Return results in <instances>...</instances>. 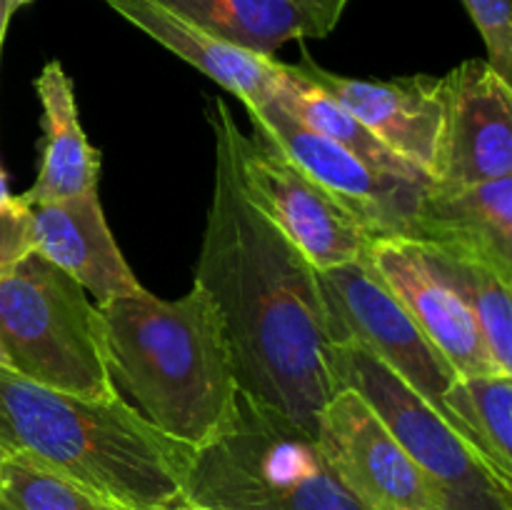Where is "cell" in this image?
Listing matches in <instances>:
<instances>
[{
  "instance_id": "cell-1",
  "label": "cell",
  "mask_w": 512,
  "mask_h": 510,
  "mask_svg": "<svg viewBox=\"0 0 512 510\" xmlns=\"http://www.w3.org/2000/svg\"><path fill=\"white\" fill-rule=\"evenodd\" d=\"M208 120L215 185L193 285L218 310L240 393L315 435L335 393L333 318L318 270L245 195L235 160L238 123L223 98L210 103Z\"/></svg>"
},
{
  "instance_id": "cell-26",
  "label": "cell",
  "mask_w": 512,
  "mask_h": 510,
  "mask_svg": "<svg viewBox=\"0 0 512 510\" xmlns=\"http://www.w3.org/2000/svg\"><path fill=\"white\" fill-rule=\"evenodd\" d=\"M33 0H0V33L8 35V25L20 8L30 5Z\"/></svg>"
},
{
  "instance_id": "cell-22",
  "label": "cell",
  "mask_w": 512,
  "mask_h": 510,
  "mask_svg": "<svg viewBox=\"0 0 512 510\" xmlns=\"http://www.w3.org/2000/svg\"><path fill=\"white\" fill-rule=\"evenodd\" d=\"M0 510H128L20 455H0Z\"/></svg>"
},
{
  "instance_id": "cell-21",
  "label": "cell",
  "mask_w": 512,
  "mask_h": 510,
  "mask_svg": "<svg viewBox=\"0 0 512 510\" xmlns=\"http://www.w3.org/2000/svg\"><path fill=\"white\" fill-rule=\"evenodd\" d=\"M430 250L473 310L495 365L512 375V280L470 255L453 253L438 245H430Z\"/></svg>"
},
{
  "instance_id": "cell-13",
  "label": "cell",
  "mask_w": 512,
  "mask_h": 510,
  "mask_svg": "<svg viewBox=\"0 0 512 510\" xmlns=\"http://www.w3.org/2000/svg\"><path fill=\"white\" fill-rule=\"evenodd\" d=\"M443 145L433 185L463 188L512 175V83L488 60H465L445 75Z\"/></svg>"
},
{
  "instance_id": "cell-14",
  "label": "cell",
  "mask_w": 512,
  "mask_h": 510,
  "mask_svg": "<svg viewBox=\"0 0 512 510\" xmlns=\"http://www.w3.org/2000/svg\"><path fill=\"white\" fill-rule=\"evenodd\" d=\"M30 220L35 253L78 280L95 305L143 288L105 223L98 190L30 205Z\"/></svg>"
},
{
  "instance_id": "cell-29",
  "label": "cell",
  "mask_w": 512,
  "mask_h": 510,
  "mask_svg": "<svg viewBox=\"0 0 512 510\" xmlns=\"http://www.w3.org/2000/svg\"><path fill=\"white\" fill-rule=\"evenodd\" d=\"M0 368H8V370H13V363H10V358H8V353H5L3 343H0Z\"/></svg>"
},
{
  "instance_id": "cell-11",
  "label": "cell",
  "mask_w": 512,
  "mask_h": 510,
  "mask_svg": "<svg viewBox=\"0 0 512 510\" xmlns=\"http://www.w3.org/2000/svg\"><path fill=\"white\" fill-rule=\"evenodd\" d=\"M363 258L455 373H503L485 348L473 310L440 268L428 243L415 238H373Z\"/></svg>"
},
{
  "instance_id": "cell-30",
  "label": "cell",
  "mask_w": 512,
  "mask_h": 510,
  "mask_svg": "<svg viewBox=\"0 0 512 510\" xmlns=\"http://www.w3.org/2000/svg\"><path fill=\"white\" fill-rule=\"evenodd\" d=\"M3 43H5V35L0 33V55H3Z\"/></svg>"
},
{
  "instance_id": "cell-20",
  "label": "cell",
  "mask_w": 512,
  "mask_h": 510,
  "mask_svg": "<svg viewBox=\"0 0 512 510\" xmlns=\"http://www.w3.org/2000/svg\"><path fill=\"white\" fill-rule=\"evenodd\" d=\"M445 408L458 433L512 483V375H458Z\"/></svg>"
},
{
  "instance_id": "cell-15",
  "label": "cell",
  "mask_w": 512,
  "mask_h": 510,
  "mask_svg": "<svg viewBox=\"0 0 512 510\" xmlns=\"http://www.w3.org/2000/svg\"><path fill=\"white\" fill-rule=\"evenodd\" d=\"M133 28L153 38L180 60L243 100L245 108L273 100L280 83V60L273 55L250 53L233 43L205 33L183 15L173 13L158 0H100Z\"/></svg>"
},
{
  "instance_id": "cell-25",
  "label": "cell",
  "mask_w": 512,
  "mask_h": 510,
  "mask_svg": "<svg viewBox=\"0 0 512 510\" xmlns=\"http://www.w3.org/2000/svg\"><path fill=\"white\" fill-rule=\"evenodd\" d=\"M310 28V38H325L335 30L348 0H293Z\"/></svg>"
},
{
  "instance_id": "cell-19",
  "label": "cell",
  "mask_w": 512,
  "mask_h": 510,
  "mask_svg": "<svg viewBox=\"0 0 512 510\" xmlns=\"http://www.w3.org/2000/svg\"><path fill=\"white\" fill-rule=\"evenodd\" d=\"M273 100L285 110V113L293 115L298 123H303L305 128L323 135V138L333 140V143L343 145L345 150L355 153L358 158L368 160L375 168L385 170V173L403 175V178L410 180H428L423 173H418L413 165H408L405 160H400L398 155L390 153V150L385 148L363 123H358L338 100H333L323 88L310 83V80L300 73L298 65H280V83L278 88H275Z\"/></svg>"
},
{
  "instance_id": "cell-2",
  "label": "cell",
  "mask_w": 512,
  "mask_h": 510,
  "mask_svg": "<svg viewBox=\"0 0 512 510\" xmlns=\"http://www.w3.org/2000/svg\"><path fill=\"white\" fill-rule=\"evenodd\" d=\"M98 343L115 395L150 428L188 448L235 418L238 383L223 323L200 288L163 300L145 288L95 305Z\"/></svg>"
},
{
  "instance_id": "cell-3",
  "label": "cell",
  "mask_w": 512,
  "mask_h": 510,
  "mask_svg": "<svg viewBox=\"0 0 512 510\" xmlns=\"http://www.w3.org/2000/svg\"><path fill=\"white\" fill-rule=\"evenodd\" d=\"M0 453L45 465L128 510H155L183 498L193 448L150 428L120 398H80L0 368Z\"/></svg>"
},
{
  "instance_id": "cell-27",
  "label": "cell",
  "mask_w": 512,
  "mask_h": 510,
  "mask_svg": "<svg viewBox=\"0 0 512 510\" xmlns=\"http://www.w3.org/2000/svg\"><path fill=\"white\" fill-rule=\"evenodd\" d=\"M155 510H210V508H205V505L190 503V500L180 498V500H175V503H168V505H163V508H155Z\"/></svg>"
},
{
  "instance_id": "cell-12",
  "label": "cell",
  "mask_w": 512,
  "mask_h": 510,
  "mask_svg": "<svg viewBox=\"0 0 512 510\" xmlns=\"http://www.w3.org/2000/svg\"><path fill=\"white\" fill-rule=\"evenodd\" d=\"M298 70L338 100L385 148L433 183L443 145L448 88L443 78L408 75L393 80H360L320 68L303 50Z\"/></svg>"
},
{
  "instance_id": "cell-18",
  "label": "cell",
  "mask_w": 512,
  "mask_h": 510,
  "mask_svg": "<svg viewBox=\"0 0 512 510\" xmlns=\"http://www.w3.org/2000/svg\"><path fill=\"white\" fill-rule=\"evenodd\" d=\"M215 38L250 53L273 55L290 40L310 38L293 0H158Z\"/></svg>"
},
{
  "instance_id": "cell-31",
  "label": "cell",
  "mask_w": 512,
  "mask_h": 510,
  "mask_svg": "<svg viewBox=\"0 0 512 510\" xmlns=\"http://www.w3.org/2000/svg\"><path fill=\"white\" fill-rule=\"evenodd\" d=\"M0 455H3V453H0Z\"/></svg>"
},
{
  "instance_id": "cell-28",
  "label": "cell",
  "mask_w": 512,
  "mask_h": 510,
  "mask_svg": "<svg viewBox=\"0 0 512 510\" xmlns=\"http://www.w3.org/2000/svg\"><path fill=\"white\" fill-rule=\"evenodd\" d=\"M13 195H10V188H8V175H5V170L0 168V203H5V200H10Z\"/></svg>"
},
{
  "instance_id": "cell-4",
  "label": "cell",
  "mask_w": 512,
  "mask_h": 510,
  "mask_svg": "<svg viewBox=\"0 0 512 510\" xmlns=\"http://www.w3.org/2000/svg\"><path fill=\"white\" fill-rule=\"evenodd\" d=\"M183 498L210 510H363L313 435L245 393L228 428L190 455Z\"/></svg>"
},
{
  "instance_id": "cell-5",
  "label": "cell",
  "mask_w": 512,
  "mask_h": 510,
  "mask_svg": "<svg viewBox=\"0 0 512 510\" xmlns=\"http://www.w3.org/2000/svg\"><path fill=\"white\" fill-rule=\"evenodd\" d=\"M0 343L13 370L45 388L113 400L98 313L78 280L30 253L0 280Z\"/></svg>"
},
{
  "instance_id": "cell-7",
  "label": "cell",
  "mask_w": 512,
  "mask_h": 510,
  "mask_svg": "<svg viewBox=\"0 0 512 510\" xmlns=\"http://www.w3.org/2000/svg\"><path fill=\"white\" fill-rule=\"evenodd\" d=\"M235 160L250 203L315 270H330L363 258L373 240L368 230L323 185L285 158L273 140L258 130L248 138L238 128Z\"/></svg>"
},
{
  "instance_id": "cell-23",
  "label": "cell",
  "mask_w": 512,
  "mask_h": 510,
  "mask_svg": "<svg viewBox=\"0 0 512 510\" xmlns=\"http://www.w3.org/2000/svg\"><path fill=\"white\" fill-rule=\"evenodd\" d=\"M475 28L488 48V63L512 83V13L510 0H463Z\"/></svg>"
},
{
  "instance_id": "cell-16",
  "label": "cell",
  "mask_w": 512,
  "mask_h": 510,
  "mask_svg": "<svg viewBox=\"0 0 512 510\" xmlns=\"http://www.w3.org/2000/svg\"><path fill=\"white\" fill-rule=\"evenodd\" d=\"M415 240L470 255L512 280V175L463 188L430 183Z\"/></svg>"
},
{
  "instance_id": "cell-10",
  "label": "cell",
  "mask_w": 512,
  "mask_h": 510,
  "mask_svg": "<svg viewBox=\"0 0 512 510\" xmlns=\"http://www.w3.org/2000/svg\"><path fill=\"white\" fill-rule=\"evenodd\" d=\"M313 438L363 510H440L418 465L355 390H335L320 410Z\"/></svg>"
},
{
  "instance_id": "cell-9",
  "label": "cell",
  "mask_w": 512,
  "mask_h": 510,
  "mask_svg": "<svg viewBox=\"0 0 512 510\" xmlns=\"http://www.w3.org/2000/svg\"><path fill=\"white\" fill-rule=\"evenodd\" d=\"M318 280L333 318L335 340H353L370 350L455 428L445 408V393L458 373L420 333L418 325L380 283L365 258L338 268L318 270Z\"/></svg>"
},
{
  "instance_id": "cell-17",
  "label": "cell",
  "mask_w": 512,
  "mask_h": 510,
  "mask_svg": "<svg viewBox=\"0 0 512 510\" xmlns=\"http://www.w3.org/2000/svg\"><path fill=\"white\" fill-rule=\"evenodd\" d=\"M40 100V168L35 183L20 198L28 205L53 203L93 193L100 180V150L88 143L78 118L73 80L60 60H48L35 78Z\"/></svg>"
},
{
  "instance_id": "cell-24",
  "label": "cell",
  "mask_w": 512,
  "mask_h": 510,
  "mask_svg": "<svg viewBox=\"0 0 512 510\" xmlns=\"http://www.w3.org/2000/svg\"><path fill=\"white\" fill-rule=\"evenodd\" d=\"M35 253L30 205L20 195L0 203V280Z\"/></svg>"
},
{
  "instance_id": "cell-6",
  "label": "cell",
  "mask_w": 512,
  "mask_h": 510,
  "mask_svg": "<svg viewBox=\"0 0 512 510\" xmlns=\"http://www.w3.org/2000/svg\"><path fill=\"white\" fill-rule=\"evenodd\" d=\"M330 375L335 390H355L378 413L425 475L440 510H512L510 480L370 350L353 340H335Z\"/></svg>"
},
{
  "instance_id": "cell-8",
  "label": "cell",
  "mask_w": 512,
  "mask_h": 510,
  "mask_svg": "<svg viewBox=\"0 0 512 510\" xmlns=\"http://www.w3.org/2000/svg\"><path fill=\"white\" fill-rule=\"evenodd\" d=\"M248 115L253 130L273 140L285 158L340 200L370 238H418L420 203L430 180H410L375 168L305 128L275 100L250 105Z\"/></svg>"
}]
</instances>
